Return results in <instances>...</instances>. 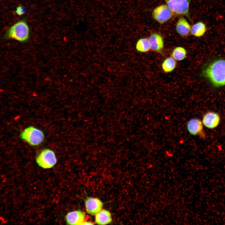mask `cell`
<instances>
[{"label": "cell", "instance_id": "cell-7", "mask_svg": "<svg viewBox=\"0 0 225 225\" xmlns=\"http://www.w3.org/2000/svg\"><path fill=\"white\" fill-rule=\"evenodd\" d=\"M187 127L188 131L191 135H198L202 138L206 137L203 124L199 119L196 118L190 119L187 122Z\"/></svg>", "mask_w": 225, "mask_h": 225}, {"label": "cell", "instance_id": "cell-14", "mask_svg": "<svg viewBox=\"0 0 225 225\" xmlns=\"http://www.w3.org/2000/svg\"><path fill=\"white\" fill-rule=\"evenodd\" d=\"M206 30V28L204 23L199 22L192 26L191 32L192 35L195 37H200L204 35Z\"/></svg>", "mask_w": 225, "mask_h": 225}, {"label": "cell", "instance_id": "cell-15", "mask_svg": "<svg viewBox=\"0 0 225 225\" xmlns=\"http://www.w3.org/2000/svg\"><path fill=\"white\" fill-rule=\"evenodd\" d=\"M176 61L173 58L170 57L166 58L162 64V68L166 72L172 71L176 66Z\"/></svg>", "mask_w": 225, "mask_h": 225}, {"label": "cell", "instance_id": "cell-16", "mask_svg": "<svg viewBox=\"0 0 225 225\" xmlns=\"http://www.w3.org/2000/svg\"><path fill=\"white\" fill-rule=\"evenodd\" d=\"M136 48L137 51L141 52L148 51L150 49L148 39L142 38L138 40L136 43Z\"/></svg>", "mask_w": 225, "mask_h": 225}, {"label": "cell", "instance_id": "cell-3", "mask_svg": "<svg viewBox=\"0 0 225 225\" xmlns=\"http://www.w3.org/2000/svg\"><path fill=\"white\" fill-rule=\"evenodd\" d=\"M20 138L31 146L41 144L45 138L43 132L40 129L30 126L25 128L20 133Z\"/></svg>", "mask_w": 225, "mask_h": 225}, {"label": "cell", "instance_id": "cell-6", "mask_svg": "<svg viewBox=\"0 0 225 225\" xmlns=\"http://www.w3.org/2000/svg\"><path fill=\"white\" fill-rule=\"evenodd\" d=\"M172 12L168 6L164 4L155 8L152 12V16L156 21L160 23H163L172 17Z\"/></svg>", "mask_w": 225, "mask_h": 225}, {"label": "cell", "instance_id": "cell-4", "mask_svg": "<svg viewBox=\"0 0 225 225\" xmlns=\"http://www.w3.org/2000/svg\"><path fill=\"white\" fill-rule=\"evenodd\" d=\"M36 161L40 167L47 169L53 167L56 164L57 159L53 151L46 148L42 150L38 155Z\"/></svg>", "mask_w": 225, "mask_h": 225}, {"label": "cell", "instance_id": "cell-8", "mask_svg": "<svg viewBox=\"0 0 225 225\" xmlns=\"http://www.w3.org/2000/svg\"><path fill=\"white\" fill-rule=\"evenodd\" d=\"M202 121L203 125L206 128L213 129L218 126L220 121V117L216 112L209 111L203 116Z\"/></svg>", "mask_w": 225, "mask_h": 225}, {"label": "cell", "instance_id": "cell-17", "mask_svg": "<svg viewBox=\"0 0 225 225\" xmlns=\"http://www.w3.org/2000/svg\"><path fill=\"white\" fill-rule=\"evenodd\" d=\"M186 51L183 47H178L173 50L172 55V57L178 61H182L186 57Z\"/></svg>", "mask_w": 225, "mask_h": 225}, {"label": "cell", "instance_id": "cell-18", "mask_svg": "<svg viewBox=\"0 0 225 225\" xmlns=\"http://www.w3.org/2000/svg\"><path fill=\"white\" fill-rule=\"evenodd\" d=\"M25 12V10L24 8L21 6H19L17 7L16 12L18 15H22L24 14Z\"/></svg>", "mask_w": 225, "mask_h": 225}, {"label": "cell", "instance_id": "cell-13", "mask_svg": "<svg viewBox=\"0 0 225 225\" xmlns=\"http://www.w3.org/2000/svg\"><path fill=\"white\" fill-rule=\"evenodd\" d=\"M190 28L189 23L184 17L179 18L176 26V31L179 35L182 36L187 35L189 32Z\"/></svg>", "mask_w": 225, "mask_h": 225}, {"label": "cell", "instance_id": "cell-19", "mask_svg": "<svg viewBox=\"0 0 225 225\" xmlns=\"http://www.w3.org/2000/svg\"><path fill=\"white\" fill-rule=\"evenodd\" d=\"M93 223L91 222H84L82 225H92Z\"/></svg>", "mask_w": 225, "mask_h": 225}, {"label": "cell", "instance_id": "cell-10", "mask_svg": "<svg viewBox=\"0 0 225 225\" xmlns=\"http://www.w3.org/2000/svg\"><path fill=\"white\" fill-rule=\"evenodd\" d=\"M85 218V214L80 210L70 212L65 217L66 222L69 225H82Z\"/></svg>", "mask_w": 225, "mask_h": 225}, {"label": "cell", "instance_id": "cell-2", "mask_svg": "<svg viewBox=\"0 0 225 225\" xmlns=\"http://www.w3.org/2000/svg\"><path fill=\"white\" fill-rule=\"evenodd\" d=\"M29 29L24 20L20 21L11 26L5 35L7 39H12L20 42H24L29 37Z\"/></svg>", "mask_w": 225, "mask_h": 225}, {"label": "cell", "instance_id": "cell-12", "mask_svg": "<svg viewBox=\"0 0 225 225\" xmlns=\"http://www.w3.org/2000/svg\"><path fill=\"white\" fill-rule=\"evenodd\" d=\"M112 221L111 214L106 210L102 209L95 215V221L98 224H107L111 223Z\"/></svg>", "mask_w": 225, "mask_h": 225}, {"label": "cell", "instance_id": "cell-9", "mask_svg": "<svg viewBox=\"0 0 225 225\" xmlns=\"http://www.w3.org/2000/svg\"><path fill=\"white\" fill-rule=\"evenodd\" d=\"M86 211L89 214L96 215L102 209L103 206L102 202L97 198H87L85 201Z\"/></svg>", "mask_w": 225, "mask_h": 225}, {"label": "cell", "instance_id": "cell-5", "mask_svg": "<svg viewBox=\"0 0 225 225\" xmlns=\"http://www.w3.org/2000/svg\"><path fill=\"white\" fill-rule=\"evenodd\" d=\"M164 0L172 12L178 15H188L191 0Z\"/></svg>", "mask_w": 225, "mask_h": 225}, {"label": "cell", "instance_id": "cell-11", "mask_svg": "<svg viewBox=\"0 0 225 225\" xmlns=\"http://www.w3.org/2000/svg\"><path fill=\"white\" fill-rule=\"evenodd\" d=\"M150 49L152 51L159 52L163 49L164 41L162 37L159 34L153 33L148 39Z\"/></svg>", "mask_w": 225, "mask_h": 225}, {"label": "cell", "instance_id": "cell-1", "mask_svg": "<svg viewBox=\"0 0 225 225\" xmlns=\"http://www.w3.org/2000/svg\"><path fill=\"white\" fill-rule=\"evenodd\" d=\"M202 75L214 87L225 85V60L218 59L206 65Z\"/></svg>", "mask_w": 225, "mask_h": 225}]
</instances>
